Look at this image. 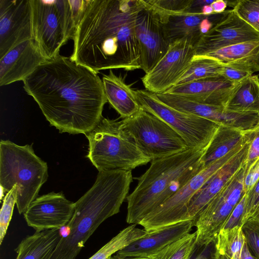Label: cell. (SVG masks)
Listing matches in <instances>:
<instances>
[{"mask_svg":"<svg viewBox=\"0 0 259 259\" xmlns=\"http://www.w3.org/2000/svg\"><path fill=\"white\" fill-rule=\"evenodd\" d=\"M205 149H188L151 160L149 168L126 197V222L138 224L202 170L201 159Z\"/></svg>","mask_w":259,"mask_h":259,"instance_id":"cell-4","label":"cell"},{"mask_svg":"<svg viewBox=\"0 0 259 259\" xmlns=\"http://www.w3.org/2000/svg\"><path fill=\"white\" fill-rule=\"evenodd\" d=\"M259 33L232 9L195 46V55H205L223 48L245 41L258 40Z\"/></svg>","mask_w":259,"mask_h":259,"instance_id":"cell-16","label":"cell"},{"mask_svg":"<svg viewBox=\"0 0 259 259\" xmlns=\"http://www.w3.org/2000/svg\"><path fill=\"white\" fill-rule=\"evenodd\" d=\"M33 39L47 60L60 55L61 48L77 29L68 0H30Z\"/></svg>","mask_w":259,"mask_h":259,"instance_id":"cell-7","label":"cell"},{"mask_svg":"<svg viewBox=\"0 0 259 259\" xmlns=\"http://www.w3.org/2000/svg\"><path fill=\"white\" fill-rule=\"evenodd\" d=\"M246 142L238 146L225 156L197 173L169 199L147 214L138 225L143 227L147 232L151 233L190 220L188 216V207L193 196L212 175L242 149Z\"/></svg>","mask_w":259,"mask_h":259,"instance_id":"cell-10","label":"cell"},{"mask_svg":"<svg viewBox=\"0 0 259 259\" xmlns=\"http://www.w3.org/2000/svg\"><path fill=\"white\" fill-rule=\"evenodd\" d=\"M195 54V47L187 39L171 43L166 54L141 78L146 90L158 94L175 86Z\"/></svg>","mask_w":259,"mask_h":259,"instance_id":"cell-12","label":"cell"},{"mask_svg":"<svg viewBox=\"0 0 259 259\" xmlns=\"http://www.w3.org/2000/svg\"><path fill=\"white\" fill-rule=\"evenodd\" d=\"M224 108L228 111L259 115V77L251 75L236 83Z\"/></svg>","mask_w":259,"mask_h":259,"instance_id":"cell-25","label":"cell"},{"mask_svg":"<svg viewBox=\"0 0 259 259\" xmlns=\"http://www.w3.org/2000/svg\"><path fill=\"white\" fill-rule=\"evenodd\" d=\"M143 0H91L74 37L70 58L98 73L141 69L136 35Z\"/></svg>","mask_w":259,"mask_h":259,"instance_id":"cell-2","label":"cell"},{"mask_svg":"<svg viewBox=\"0 0 259 259\" xmlns=\"http://www.w3.org/2000/svg\"><path fill=\"white\" fill-rule=\"evenodd\" d=\"M250 141L223 166L212 175L195 193L188 207V216L193 220L206 204L222 189L235 173L245 163Z\"/></svg>","mask_w":259,"mask_h":259,"instance_id":"cell-20","label":"cell"},{"mask_svg":"<svg viewBox=\"0 0 259 259\" xmlns=\"http://www.w3.org/2000/svg\"><path fill=\"white\" fill-rule=\"evenodd\" d=\"M233 10L259 33V0L236 1Z\"/></svg>","mask_w":259,"mask_h":259,"instance_id":"cell-31","label":"cell"},{"mask_svg":"<svg viewBox=\"0 0 259 259\" xmlns=\"http://www.w3.org/2000/svg\"><path fill=\"white\" fill-rule=\"evenodd\" d=\"M143 3L144 7L137 17L135 32L141 69L147 73L166 54L171 43L158 14L144 0Z\"/></svg>","mask_w":259,"mask_h":259,"instance_id":"cell-13","label":"cell"},{"mask_svg":"<svg viewBox=\"0 0 259 259\" xmlns=\"http://www.w3.org/2000/svg\"><path fill=\"white\" fill-rule=\"evenodd\" d=\"M246 198V195L245 193L232 211L222 230H228L236 226H242V221L245 211Z\"/></svg>","mask_w":259,"mask_h":259,"instance_id":"cell-36","label":"cell"},{"mask_svg":"<svg viewBox=\"0 0 259 259\" xmlns=\"http://www.w3.org/2000/svg\"><path fill=\"white\" fill-rule=\"evenodd\" d=\"M226 1L216 0L214 1L211 4V6L213 9V13L220 14L226 11L227 7Z\"/></svg>","mask_w":259,"mask_h":259,"instance_id":"cell-41","label":"cell"},{"mask_svg":"<svg viewBox=\"0 0 259 259\" xmlns=\"http://www.w3.org/2000/svg\"><path fill=\"white\" fill-rule=\"evenodd\" d=\"M242 229L250 252L259 259V221L250 218L243 224Z\"/></svg>","mask_w":259,"mask_h":259,"instance_id":"cell-34","label":"cell"},{"mask_svg":"<svg viewBox=\"0 0 259 259\" xmlns=\"http://www.w3.org/2000/svg\"><path fill=\"white\" fill-rule=\"evenodd\" d=\"M75 203L62 192H50L36 198L23 213L27 225L41 231L61 229L68 223L74 211Z\"/></svg>","mask_w":259,"mask_h":259,"instance_id":"cell-15","label":"cell"},{"mask_svg":"<svg viewBox=\"0 0 259 259\" xmlns=\"http://www.w3.org/2000/svg\"><path fill=\"white\" fill-rule=\"evenodd\" d=\"M102 80L107 102L120 117H129L140 109L141 107L136 100L135 90L125 82L121 76H117L110 70L108 74L104 75Z\"/></svg>","mask_w":259,"mask_h":259,"instance_id":"cell-22","label":"cell"},{"mask_svg":"<svg viewBox=\"0 0 259 259\" xmlns=\"http://www.w3.org/2000/svg\"><path fill=\"white\" fill-rule=\"evenodd\" d=\"M252 68L253 72L259 71V51L254 60Z\"/></svg>","mask_w":259,"mask_h":259,"instance_id":"cell-45","label":"cell"},{"mask_svg":"<svg viewBox=\"0 0 259 259\" xmlns=\"http://www.w3.org/2000/svg\"><path fill=\"white\" fill-rule=\"evenodd\" d=\"M196 232L189 233L167 245L150 259H190L196 246Z\"/></svg>","mask_w":259,"mask_h":259,"instance_id":"cell-30","label":"cell"},{"mask_svg":"<svg viewBox=\"0 0 259 259\" xmlns=\"http://www.w3.org/2000/svg\"><path fill=\"white\" fill-rule=\"evenodd\" d=\"M258 51L259 40L230 45L205 55L217 59L225 66L241 68L253 73L252 65Z\"/></svg>","mask_w":259,"mask_h":259,"instance_id":"cell-26","label":"cell"},{"mask_svg":"<svg viewBox=\"0 0 259 259\" xmlns=\"http://www.w3.org/2000/svg\"><path fill=\"white\" fill-rule=\"evenodd\" d=\"M133 181L131 170L99 171L93 186L75 203L73 214L50 259H75L99 226L118 213Z\"/></svg>","mask_w":259,"mask_h":259,"instance_id":"cell-3","label":"cell"},{"mask_svg":"<svg viewBox=\"0 0 259 259\" xmlns=\"http://www.w3.org/2000/svg\"><path fill=\"white\" fill-rule=\"evenodd\" d=\"M214 1L192 0L191 6L188 11L193 13H201L202 7L206 5H211Z\"/></svg>","mask_w":259,"mask_h":259,"instance_id":"cell-40","label":"cell"},{"mask_svg":"<svg viewBox=\"0 0 259 259\" xmlns=\"http://www.w3.org/2000/svg\"><path fill=\"white\" fill-rule=\"evenodd\" d=\"M17 186H14L4 197L0 211V245H2L12 219L17 199Z\"/></svg>","mask_w":259,"mask_h":259,"instance_id":"cell-32","label":"cell"},{"mask_svg":"<svg viewBox=\"0 0 259 259\" xmlns=\"http://www.w3.org/2000/svg\"><path fill=\"white\" fill-rule=\"evenodd\" d=\"M201 12L205 15H210L213 14V9L211 5L204 6L201 9Z\"/></svg>","mask_w":259,"mask_h":259,"instance_id":"cell-44","label":"cell"},{"mask_svg":"<svg viewBox=\"0 0 259 259\" xmlns=\"http://www.w3.org/2000/svg\"><path fill=\"white\" fill-rule=\"evenodd\" d=\"M108 259H112V256H111L110 257H109Z\"/></svg>","mask_w":259,"mask_h":259,"instance_id":"cell-50","label":"cell"},{"mask_svg":"<svg viewBox=\"0 0 259 259\" xmlns=\"http://www.w3.org/2000/svg\"><path fill=\"white\" fill-rule=\"evenodd\" d=\"M252 74V72L246 70L225 66L222 76L232 83L236 84Z\"/></svg>","mask_w":259,"mask_h":259,"instance_id":"cell-38","label":"cell"},{"mask_svg":"<svg viewBox=\"0 0 259 259\" xmlns=\"http://www.w3.org/2000/svg\"><path fill=\"white\" fill-rule=\"evenodd\" d=\"M146 4L154 11L165 14L187 12L192 0H146Z\"/></svg>","mask_w":259,"mask_h":259,"instance_id":"cell-33","label":"cell"},{"mask_svg":"<svg viewBox=\"0 0 259 259\" xmlns=\"http://www.w3.org/2000/svg\"><path fill=\"white\" fill-rule=\"evenodd\" d=\"M240 259H256L250 252L246 241L243 245Z\"/></svg>","mask_w":259,"mask_h":259,"instance_id":"cell-42","label":"cell"},{"mask_svg":"<svg viewBox=\"0 0 259 259\" xmlns=\"http://www.w3.org/2000/svg\"><path fill=\"white\" fill-rule=\"evenodd\" d=\"M1 188V200L2 199V198L4 196V194L5 193V191H4V189L0 186Z\"/></svg>","mask_w":259,"mask_h":259,"instance_id":"cell-49","label":"cell"},{"mask_svg":"<svg viewBox=\"0 0 259 259\" xmlns=\"http://www.w3.org/2000/svg\"><path fill=\"white\" fill-rule=\"evenodd\" d=\"M61 229L35 231L26 236L15 249V259H50L63 237Z\"/></svg>","mask_w":259,"mask_h":259,"instance_id":"cell-23","label":"cell"},{"mask_svg":"<svg viewBox=\"0 0 259 259\" xmlns=\"http://www.w3.org/2000/svg\"><path fill=\"white\" fill-rule=\"evenodd\" d=\"M46 162L34 153L32 145H18L9 140L0 142V186L8 193L17 186L16 205L24 213L38 196L48 178Z\"/></svg>","mask_w":259,"mask_h":259,"instance_id":"cell-5","label":"cell"},{"mask_svg":"<svg viewBox=\"0 0 259 259\" xmlns=\"http://www.w3.org/2000/svg\"><path fill=\"white\" fill-rule=\"evenodd\" d=\"M147 234L144 229L136 227V224H132L120 231L89 259H108Z\"/></svg>","mask_w":259,"mask_h":259,"instance_id":"cell-28","label":"cell"},{"mask_svg":"<svg viewBox=\"0 0 259 259\" xmlns=\"http://www.w3.org/2000/svg\"><path fill=\"white\" fill-rule=\"evenodd\" d=\"M136 98L144 110L162 119L185 142L188 149H205L219 124L206 118L185 113L165 104L155 94L135 90Z\"/></svg>","mask_w":259,"mask_h":259,"instance_id":"cell-9","label":"cell"},{"mask_svg":"<svg viewBox=\"0 0 259 259\" xmlns=\"http://www.w3.org/2000/svg\"><path fill=\"white\" fill-rule=\"evenodd\" d=\"M46 61L34 39L19 44L0 58V85L23 81Z\"/></svg>","mask_w":259,"mask_h":259,"instance_id":"cell-17","label":"cell"},{"mask_svg":"<svg viewBox=\"0 0 259 259\" xmlns=\"http://www.w3.org/2000/svg\"><path fill=\"white\" fill-rule=\"evenodd\" d=\"M245 242L242 226L228 230H221L216 239L215 253L225 254L230 259H240Z\"/></svg>","mask_w":259,"mask_h":259,"instance_id":"cell-29","label":"cell"},{"mask_svg":"<svg viewBox=\"0 0 259 259\" xmlns=\"http://www.w3.org/2000/svg\"><path fill=\"white\" fill-rule=\"evenodd\" d=\"M249 133L250 141L245 161V174L252 164L259 158V126Z\"/></svg>","mask_w":259,"mask_h":259,"instance_id":"cell-37","label":"cell"},{"mask_svg":"<svg viewBox=\"0 0 259 259\" xmlns=\"http://www.w3.org/2000/svg\"><path fill=\"white\" fill-rule=\"evenodd\" d=\"M214 257L217 259H230V258L225 254H220L215 253Z\"/></svg>","mask_w":259,"mask_h":259,"instance_id":"cell-47","label":"cell"},{"mask_svg":"<svg viewBox=\"0 0 259 259\" xmlns=\"http://www.w3.org/2000/svg\"><path fill=\"white\" fill-rule=\"evenodd\" d=\"M245 165H242L222 189L193 220L196 243L200 248L215 241L232 211L243 195Z\"/></svg>","mask_w":259,"mask_h":259,"instance_id":"cell-11","label":"cell"},{"mask_svg":"<svg viewBox=\"0 0 259 259\" xmlns=\"http://www.w3.org/2000/svg\"><path fill=\"white\" fill-rule=\"evenodd\" d=\"M250 218L259 221V206L256 210L255 211V212H254V213Z\"/></svg>","mask_w":259,"mask_h":259,"instance_id":"cell-48","label":"cell"},{"mask_svg":"<svg viewBox=\"0 0 259 259\" xmlns=\"http://www.w3.org/2000/svg\"><path fill=\"white\" fill-rule=\"evenodd\" d=\"M224 67L223 64L211 57L195 55L188 69L176 85L222 76Z\"/></svg>","mask_w":259,"mask_h":259,"instance_id":"cell-27","label":"cell"},{"mask_svg":"<svg viewBox=\"0 0 259 259\" xmlns=\"http://www.w3.org/2000/svg\"><path fill=\"white\" fill-rule=\"evenodd\" d=\"M120 127L151 160L188 149L183 138L172 127L142 108L120 120Z\"/></svg>","mask_w":259,"mask_h":259,"instance_id":"cell-8","label":"cell"},{"mask_svg":"<svg viewBox=\"0 0 259 259\" xmlns=\"http://www.w3.org/2000/svg\"><path fill=\"white\" fill-rule=\"evenodd\" d=\"M235 84L220 76L176 85L165 93L202 104L225 107Z\"/></svg>","mask_w":259,"mask_h":259,"instance_id":"cell-18","label":"cell"},{"mask_svg":"<svg viewBox=\"0 0 259 259\" xmlns=\"http://www.w3.org/2000/svg\"><path fill=\"white\" fill-rule=\"evenodd\" d=\"M155 12L164 25L170 43L181 39H187L194 47L202 35L200 30V24L208 16L201 13L189 12L171 14Z\"/></svg>","mask_w":259,"mask_h":259,"instance_id":"cell-21","label":"cell"},{"mask_svg":"<svg viewBox=\"0 0 259 259\" xmlns=\"http://www.w3.org/2000/svg\"><path fill=\"white\" fill-rule=\"evenodd\" d=\"M50 124L60 133L87 134L102 118L107 100L97 73L61 56L40 64L23 81Z\"/></svg>","mask_w":259,"mask_h":259,"instance_id":"cell-1","label":"cell"},{"mask_svg":"<svg viewBox=\"0 0 259 259\" xmlns=\"http://www.w3.org/2000/svg\"><path fill=\"white\" fill-rule=\"evenodd\" d=\"M197 246H196L195 249L192 252L190 259H209L206 255L203 252L197 253Z\"/></svg>","mask_w":259,"mask_h":259,"instance_id":"cell-43","label":"cell"},{"mask_svg":"<svg viewBox=\"0 0 259 259\" xmlns=\"http://www.w3.org/2000/svg\"><path fill=\"white\" fill-rule=\"evenodd\" d=\"M33 39L30 0H0V58Z\"/></svg>","mask_w":259,"mask_h":259,"instance_id":"cell-14","label":"cell"},{"mask_svg":"<svg viewBox=\"0 0 259 259\" xmlns=\"http://www.w3.org/2000/svg\"><path fill=\"white\" fill-rule=\"evenodd\" d=\"M258 206L259 179L246 195L245 211L242 221V225L253 215Z\"/></svg>","mask_w":259,"mask_h":259,"instance_id":"cell-35","label":"cell"},{"mask_svg":"<svg viewBox=\"0 0 259 259\" xmlns=\"http://www.w3.org/2000/svg\"><path fill=\"white\" fill-rule=\"evenodd\" d=\"M87 157L99 171L131 170L145 165L150 158L120 127V120L102 117L90 132Z\"/></svg>","mask_w":259,"mask_h":259,"instance_id":"cell-6","label":"cell"},{"mask_svg":"<svg viewBox=\"0 0 259 259\" xmlns=\"http://www.w3.org/2000/svg\"><path fill=\"white\" fill-rule=\"evenodd\" d=\"M112 259H150L149 257H117L114 255L112 256Z\"/></svg>","mask_w":259,"mask_h":259,"instance_id":"cell-46","label":"cell"},{"mask_svg":"<svg viewBox=\"0 0 259 259\" xmlns=\"http://www.w3.org/2000/svg\"><path fill=\"white\" fill-rule=\"evenodd\" d=\"M248 138L247 133L220 125L201 157L203 169L244 143Z\"/></svg>","mask_w":259,"mask_h":259,"instance_id":"cell-24","label":"cell"},{"mask_svg":"<svg viewBox=\"0 0 259 259\" xmlns=\"http://www.w3.org/2000/svg\"><path fill=\"white\" fill-rule=\"evenodd\" d=\"M193 220L180 222L148 233L114 255L119 257H148L190 233Z\"/></svg>","mask_w":259,"mask_h":259,"instance_id":"cell-19","label":"cell"},{"mask_svg":"<svg viewBox=\"0 0 259 259\" xmlns=\"http://www.w3.org/2000/svg\"><path fill=\"white\" fill-rule=\"evenodd\" d=\"M259 179V158L245 174L243 190L247 195Z\"/></svg>","mask_w":259,"mask_h":259,"instance_id":"cell-39","label":"cell"}]
</instances>
